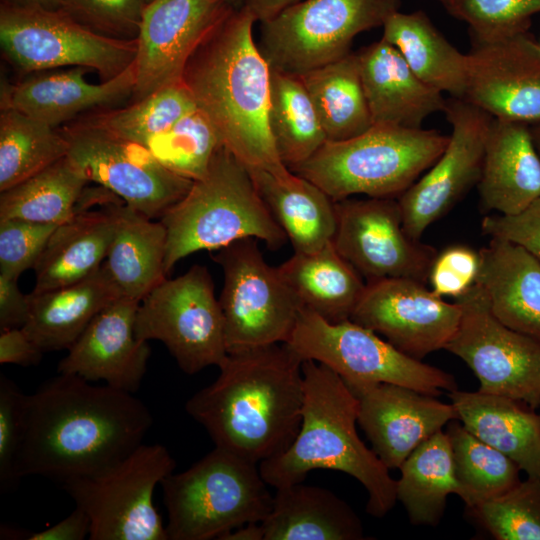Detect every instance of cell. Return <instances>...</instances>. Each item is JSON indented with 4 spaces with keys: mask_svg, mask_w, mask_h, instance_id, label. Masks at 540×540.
<instances>
[{
    "mask_svg": "<svg viewBox=\"0 0 540 540\" xmlns=\"http://www.w3.org/2000/svg\"><path fill=\"white\" fill-rule=\"evenodd\" d=\"M91 383L58 373L27 394L18 479L62 483L100 474L143 444L153 422L149 408L133 393Z\"/></svg>",
    "mask_w": 540,
    "mask_h": 540,
    "instance_id": "cell-1",
    "label": "cell"
},
{
    "mask_svg": "<svg viewBox=\"0 0 540 540\" xmlns=\"http://www.w3.org/2000/svg\"><path fill=\"white\" fill-rule=\"evenodd\" d=\"M303 359L287 343L228 353L185 410L216 447L259 464L286 451L302 420Z\"/></svg>",
    "mask_w": 540,
    "mask_h": 540,
    "instance_id": "cell-2",
    "label": "cell"
},
{
    "mask_svg": "<svg viewBox=\"0 0 540 540\" xmlns=\"http://www.w3.org/2000/svg\"><path fill=\"white\" fill-rule=\"evenodd\" d=\"M255 18L234 10L190 57L182 78L223 146L249 170L284 175L269 125L271 65L253 38Z\"/></svg>",
    "mask_w": 540,
    "mask_h": 540,
    "instance_id": "cell-3",
    "label": "cell"
},
{
    "mask_svg": "<svg viewBox=\"0 0 540 540\" xmlns=\"http://www.w3.org/2000/svg\"><path fill=\"white\" fill-rule=\"evenodd\" d=\"M302 372L299 431L286 451L259 463L262 478L278 489L303 482L314 469L344 472L366 489V511L382 518L397 502L396 480L357 434L356 396L337 373L319 362L304 360Z\"/></svg>",
    "mask_w": 540,
    "mask_h": 540,
    "instance_id": "cell-4",
    "label": "cell"
},
{
    "mask_svg": "<svg viewBox=\"0 0 540 540\" xmlns=\"http://www.w3.org/2000/svg\"><path fill=\"white\" fill-rule=\"evenodd\" d=\"M167 231L165 272L201 250L217 251L256 238L279 249L287 236L259 195L245 167L222 146L207 173L160 218Z\"/></svg>",
    "mask_w": 540,
    "mask_h": 540,
    "instance_id": "cell-5",
    "label": "cell"
},
{
    "mask_svg": "<svg viewBox=\"0 0 540 540\" xmlns=\"http://www.w3.org/2000/svg\"><path fill=\"white\" fill-rule=\"evenodd\" d=\"M448 139L437 130L372 125L352 138L327 140L290 170L334 201L357 194L398 198L433 165Z\"/></svg>",
    "mask_w": 540,
    "mask_h": 540,
    "instance_id": "cell-6",
    "label": "cell"
},
{
    "mask_svg": "<svg viewBox=\"0 0 540 540\" xmlns=\"http://www.w3.org/2000/svg\"><path fill=\"white\" fill-rule=\"evenodd\" d=\"M256 463L216 447L160 486L168 540L219 539L247 523H260L273 506Z\"/></svg>",
    "mask_w": 540,
    "mask_h": 540,
    "instance_id": "cell-7",
    "label": "cell"
},
{
    "mask_svg": "<svg viewBox=\"0 0 540 540\" xmlns=\"http://www.w3.org/2000/svg\"><path fill=\"white\" fill-rule=\"evenodd\" d=\"M286 343L303 360L333 370L352 391L391 383L437 397L457 389L452 374L401 352L371 329L352 320L332 323L304 307Z\"/></svg>",
    "mask_w": 540,
    "mask_h": 540,
    "instance_id": "cell-8",
    "label": "cell"
},
{
    "mask_svg": "<svg viewBox=\"0 0 540 540\" xmlns=\"http://www.w3.org/2000/svg\"><path fill=\"white\" fill-rule=\"evenodd\" d=\"M175 467L166 447L142 444L105 472L68 479L62 488L88 515L90 540H168L153 495Z\"/></svg>",
    "mask_w": 540,
    "mask_h": 540,
    "instance_id": "cell-9",
    "label": "cell"
},
{
    "mask_svg": "<svg viewBox=\"0 0 540 540\" xmlns=\"http://www.w3.org/2000/svg\"><path fill=\"white\" fill-rule=\"evenodd\" d=\"M0 42L5 56L23 72L85 67L103 81L127 69L137 55L136 38L99 34L61 9L7 2L0 8Z\"/></svg>",
    "mask_w": 540,
    "mask_h": 540,
    "instance_id": "cell-10",
    "label": "cell"
},
{
    "mask_svg": "<svg viewBox=\"0 0 540 540\" xmlns=\"http://www.w3.org/2000/svg\"><path fill=\"white\" fill-rule=\"evenodd\" d=\"M135 331L141 340L162 342L188 375L219 366L228 355L224 316L202 265L156 285L139 303Z\"/></svg>",
    "mask_w": 540,
    "mask_h": 540,
    "instance_id": "cell-11",
    "label": "cell"
},
{
    "mask_svg": "<svg viewBox=\"0 0 540 540\" xmlns=\"http://www.w3.org/2000/svg\"><path fill=\"white\" fill-rule=\"evenodd\" d=\"M401 0H304L261 23L260 49L272 68L303 74L350 53L361 32L383 26Z\"/></svg>",
    "mask_w": 540,
    "mask_h": 540,
    "instance_id": "cell-12",
    "label": "cell"
},
{
    "mask_svg": "<svg viewBox=\"0 0 540 540\" xmlns=\"http://www.w3.org/2000/svg\"><path fill=\"white\" fill-rule=\"evenodd\" d=\"M212 259L224 274L219 303L228 353L286 343L301 305L278 267L265 261L258 239L237 240L217 250Z\"/></svg>",
    "mask_w": 540,
    "mask_h": 540,
    "instance_id": "cell-13",
    "label": "cell"
},
{
    "mask_svg": "<svg viewBox=\"0 0 540 540\" xmlns=\"http://www.w3.org/2000/svg\"><path fill=\"white\" fill-rule=\"evenodd\" d=\"M455 301L462 315L445 350L473 371L478 391L540 408V343L500 322L477 283Z\"/></svg>",
    "mask_w": 540,
    "mask_h": 540,
    "instance_id": "cell-14",
    "label": "cell"
},
{
    "mask_svg": "<svg viewBox=\"0 0 540 540\" xmlns=\"http://www.w3.org/2000/svg\"><path fill=\"white\" fill-rule=\"evenodd\" d=\"M61 130L69 144L67 157L88 182L151 219L161 218L193 183L164 167L144 146L83 121Z\"/></svg>",
    "mask_w": 540,
    "mask_h": 540,
    "instance_id": "cell-15",
    "label": "cell"
},
{
    "mask_svg": "<svg viewBox=\"0 0 540 540\" xmlns=\"http://www.w3.org/2000/svg\"><path fill=\"white\" fill-rule=\"evenodd\" d=\"M337 251L368 281L409 278L428 282L437 251L405 230L396 198L335 201Z\"/></svg>",
    "mask_w": 540,
    "mask_h": 540,
    "instance_id": "cell-16",
    "label": "cell"
},
{
    "mask_svg": "<svg viewBox=\"0 0 540 540\" xmlns=\"http://www.w3.org/2000/svg\"><path fill=\"white\" fill-rule=\"evenodd\" d=\"M451 125L448 143L428 169L397 199L406 232L421 239L425 230L443 217L477 185L492 116L464 98L451 97L444 110Z\"/></svg>",
    "mask_w": 540,
    "mask_h": 540,
    "instance_id": "cell-17",
    "label": "cell"
},
{
    "mask_svg": "<svg viewBox=\"0 0 540 540\" xmlns=\"http://www.w3.org/2000/svg\"><path fill=\"white\" fill-rule=\"evenodd\" d=\"M461 305L446 302L409 278L368 281L350 320L383 335L401 352L422 360L445 349L460 323Z\"/></svg>",
    "mask_w": 540,
    "mask_h": 540,
    "instance_id": "cell-18",
    "label": "cell"
},
{
    "mask_svg": "<svg viewBox=\"0 0 540 540\" xmlns=\"http://www.w3.org/2000/svg\"><path fill=\"white\" fill-rule=\"evenodd\" d=\"M234 10L226 0L148 2L136 38L135 101L182 83L190 57Z\"/></svg>",
    "mask_w": 540,
    "mask_h": 540,
    "instance_id": "cell-19",
    "label": "cell"
},
{
    "mask_svg": "<svg viewBox=\"0 0 540 540\" xmlns=\"http://www.w3.org/2000/svg\"><path fill=\"white\" fill-rule=\"evenodd\" d=\"M472 43L464 99L494 118L540 123V45L529 29Z\"/></svg>",
    "mask_w": 540,
    "mask_h": 540,
    "instance_id": "cell-20",
    "label": "cell"
},
{
    "mask_svg": "<svg viewBox=\"0 0 540 540\" xmlns=\"http://www.w3.org/2000/svg\"><path fill=\"white\" fill-rule=\"evenodd\" d=\"M352 392L358 400L357 422L388 469L399 468L419 445L458 420L451 402L405 386L379 383Z\"/></svg>",
    "mask_w": 540,
    "mask_h": 540,
    "instance_id": "cell-21",
    "label": "cell"
},
{
    "mask_svg": "<svg viewBox=\"0 0 540 540\" xmlns=\"http://www.w3.org/2000/svg\"><path fill=\"white\" fill-rule=\"evenodd\" d=\"M139 301L118 297L104 307L59 362L57 371L129 393L141 386L151 349L135 331Z\"/></svg>",
    "mask_w": 540,
    "mask_h": 540,
    "instance_id": "cell-22",
    "label": "cell"
},
{
    "mask_svg": "<svg viewBox=\"0 0 540 540\" xmlns=\"http://www.w3.org/2000/svg\"><path fill=\"white\" fill-rule=\"evenodd\" d=\"M90 69H72L41 74L16 85H2L1 109L11 108L54 128L78 114L119 102L133 94L135 61L116 77L92 84L85 74Z\"/></svg>",
    "mask_w": 540,
    "mask_h": 540,
    "instance_id": "cell-23",
    "label": "cell"
},
{
    "mask_svg": "<svg viewBox=\"0 0 540 540\" xmlns=\"http://www.w3.org/2000/svg\"><path fill=\"white\" fill-rule=\"evenodd\" d=\"M356 53L373 125L417 129L444 112L443 93L423 82L391 43L381 38Z\"/></svg>",
    "mask_w": 540,
    "mask_h": 540,
    "instance_id": "cell-24",
    "label": "cell"
},
{
    "mask_svg": "<svg viewBox=\"0 0 540 540\" xmlns=\"http://www.w3.org/2000/svg\"><path fill=\"white\" fill-rule=\"evenodd\" d=\"M481 205L500 215H516L540 197V157L530 124L492 118L477 183Z\"/></svg>",
    "mask_w": 540,
    "mask_h": 540,
    "instance_id": "cell-25",
    "label": "cell"
},
{
    "mask_svg": "<svg viewBox=\"0 0 540 540\" xmlns=\"http://www.w3.org/2000/svg\"><path fill=\"white\" fill-rule=\"evenodd\" d=\"M476 283L495 317L540 343V261L521 245L491 238L479 251Z\"/></svg>",
    "mask_w": 540,
    "mask_h": 540,
    "instance_id": "cell-26",
    "label": "cell"
},
{
    "mask_svg": "<svg viewBox=\"0 0 540 540\" xmlns=\"http://www.w3.org/2000/svg\"><path fill=\"white\" fill-rule=\"evenodd\" d=\"M458 420L477 438L540 478V415L523 402L480 391L448 393Z\"/></svg>",
    "mask_w": 540,
    "mask_h": 540,
    "instance_id": "cell-27",
    "label": "cell"
},
{
    "mask_svg": "<svg viewBox=\"0 0 540 540\" xmlns=\"http://www.w3.org/2000/svg\"><path fill=\"white\" fill-rule=\"evenodd\" d=\"M115 228L103 267L120 296L141 301L166 278L167 231L120 198L109 203Z\"/></svg>",
    "mask_w": 540,
    "mask_h": 540,
    "instance_id": "cell-28",
    "label": "cell"
},
{
    "mask_svg": "<svg viewBox=\"0 0 540 540\" xmlns=\"http://www.w3.org/2000/svg\"><path fill=\"white\" fill-rule=\"evenodd\" d=\"M121 297L103 265L85 279L53 290L30 293L23 329L43 352L69 349L95 316Z\"/></svg>",
    "mask_w": 540,
    "mask_h": 540,
    "instance_id": "cell-29",
    "label": "cell"
},
{
    "mask_svg": "<svg viewBox=\"0 0 540 540\" xmlns=\"http://www.w3.org/2000/svg\"><path fill=\"white\" fill-rule=\"evenodd\" d=\"M111 201L101 210L77 209L69 221L56 227L33 269L32 292L79 282L101 267L115 228Z\"/></svg>",
    "mask_w": 540,
    "mask_h": 540,
    "instance_id": "cell-30",
    "label": "cell"
},
{
    "mask_svg": "<svg viewBox=\"0 0 540 540\" xmlns=\"http://www.w3.org/2000/svg\"><path fill=\"white\" fill-rule=\"evenodd\" d=\"M248 171L294 252L312 253L333 240L335 201L321 188L291 170L284 175L259 169Z\"/></svg>",
    "mask_w": 540,
    "mask_h": 540,
    "instance_id": "cell-31",
    "label": "cell"
},
{
    "mask_svg": "<svg viewBox=\"0 0 540 540\" xmlns=\"http://www.w3.org/2000/svg\"><path fill=\"white\" fill-rule=\"evenodd\" d=\"M264 540H362L360 518L328 489L301 483L281 487L261 522Z\"/></svg>",
    "mask_w": 540,
    "mask_h": 540,
    "instance_id": "cell-32",
    "label": "cell"
},
{
    "mask_svg": "<svg viewBox=\"0 0 540 540\" xmlns=\"http://www.w3.org/2000/svg\"><path fill=\"white\" fill-rule=\"evenodd\" d=\"M301 307L325 320H350L366 283L333 242L312 253H296L278 267Z\"/></svg>",
    "mask_w": 540,
    "mask_h": 540,
    "instance_id": "cell-33",
    "label": "cell"
},
{
    "mask_svg": "<svg viewBox=\"0 0 540 540\" xmlns=\"http://www.w3.org/2000/svg\"><path fill=\"white\" fill-rule=\"evenodd\" d=\"M382 27V38L397 48L423 82L451 97L464 98L467 54L453 46L424 11H397Z\"/></svg>",
    "mask_w": 540,
    "mask_h": 540,
    "instance_id": "cell-34",
    "label": "cell"
},
{
    "mask_svg": "<svg viewBox=\"0 0 540 540\" xmlns=\"http://www.w3.org/2000/svg\"><path fill=\"white\" fill-rule=\"evenodd\" d=\"M397 501L415 525L436 526L442 519L447 498L458 495L449 436L440 430L419 445L399 467Z\"/></svg>",
    "mask_w": 540,
    "mask_h": 540,
    "instance_id": "cell-35",
    "label": "cell"
},
{
    "mask_svg": "<svg viewBox=\"0 0 540 540\" xmlns=\"http://www.w3.org/2000/svg\"><path fill=\"white\" fill-rule=\"evenodd\" d=\"M329 141L367 131L372 117L365 97L357 53L300 74Z\"/></svg>",
    "mask_w": 540,
    "mask_h": 540,
    "instance_id": "cell-36",
    "label": "cell"
},
{
    "mask_svg": "<svg viewBox=\"0 0 540 540\" xmlns=\"http://www.w3.org/2000/svg\"><path fill=\"white\" fill-rule=\"evenodd\" d=\"M88 180L65 156L1 192L0 220L61 225L76 213Z\"/></svg>",
    "mask_w": 540,
    "mask_h": 540,
    "instance_id": "cell-37",
    "label": "cell"
},
{
    "mask_svg": "<svg viewBox=\"0 0 540 540\" xmlns=\"http://www.w3.org/2000/svg\"><path fill=\"white\" fill-rule=\"evenodd\" d=\"M269 125L278 155L289 169L305 162L327 141L300 75L272 67Z\"/></svg>",
    "mask_w": 540,
    "mask_h": 540,
    "instance_id": "cell-38",
    "label": "cell"
},
{
    "mask_svg": "<svg viewBox=\"0 0 540 540\" xmlns=\"http://www.w3.org/2000/svg\"><path fill=\"white\" fill-rule=\"evenodd\" d=\"M62 130L15 109L0 114V192L67 156Z\"/></svg>",
    "mask_w": 540,
    "mask_h": 540,
    "instance_id": "cell-39",
    "label": "cell"
},
{
    "mask_svg": "<svg viewBox=\"0 0 540 540\" xmlns=\"http://www.w3.org/2000/svg\"><path fill=\"white\" fill-rule=\"evenodd\" d=\"M446 433L452 448L458 496L467 508L503 494L520 481V467L462 423L449 422Z\"/></svg>",
    "mask_w": 540,
    "mask_h": 540,
    "instance_id": "cell-40",
    "label": "cell"
},
{
    "mask_svg": "<svg viewBox=\"0 0 540 540\" xmlns=\"http://www.w3.org/2000/svg\"><path fill=\"white\" fill-rule=\"evenodd\" d=\"M196 107L182 82L159 89L126 108L100 112L82 121L145 147Z\"/></svg>",
    "mask_w": 540,
    "mask_h": 540,
    "instance_id": "cell-41",
    "label": "cell"
},
{
    "mask_svg": "<svg viewBox=\"0 0 540 540\" xmlns=\"http://www.w3.org/2000/svg\"><path fill=\"white\" fill-rule=\"evenodd\" d=\"M222 146L216 128L196 107L145 148L170 171L195 181L207 173Z\"/></svg>",
    "mask_w": 540,
    "mask_h": 540,
    "instance_id": "cell-42",
    "label": "cell"
},
{
    "mask_svg": "<svg viewBox=\"0 0 540 540\" xmlns=\"http://www.w3.org/2000/svg\"><path fill=\"white\" fill-rule=\"evenodd\" d=\"M496 540H540V478L527 476L503 494L467 508Z\"/></svg>",
    "mask_w": 540,
    "mask_h": 540,
    "instance_id": "cell-43",
    "label": "cell"
},
{
    "mask_svg": "<svg viewBox=\"0 0 540 540\" xmlns=\"http://www.w3.org/2000/svg\"><path fill=\"white\" fill-rule=\"evenodd\" d=\"M447 11L468 24L472 39L490 40L528 30L540 0H454Z\"/></svg>",
    "mask_w": 540,
    "mask_h": 540,
    "instance_id": "cell-44",
    "label": "cell"
},
{
    "mask_svg": "<svg viewBox=\"0 0 540 540\" xmlns=\"http://www.w3.org/2000/svg\"><path fill=\"white\" fill-rule=\"evenodd\" d=\"M147 0H62L61 10L99 34L135 39Z\"/></svg>",
    "mask_w": 540,
    "mask_h": 540,
    "instance_id": "cell-45",
    "label": "cell"
},
{
    "mask_svg": "<svg viewBox=\"0 0 540 540\" xmlns=\"http://www.w3.org/2000/svg\"><path fill=\"white\" fill-rule=\"evenodd\" d=\"M57 225L0 220V274L18 279L34 269Z\"/></svg>",
    "mask_w": 540,
    "mask_h": 540,
    "instance_id": "cell-46",
    "label": "cell"
},
{
    "mask_svg": "<svg viewBox=\"0 0 540 540\" xmlns=\"http://www.w3.org/2000/svg\"><path fill=\"white\" fill-rule=\"evenodd\" d=\"M27 394L0 375V488L6 492L18 481L16 462L22 440Z\"/></svg>",
    "mask_w": 540,
    "mask_h": 540,
    "instance_id": "cell-47",
    "label": "cell"
},
{
    "mask_svg": "<svg viewBox=\"0 0 540 540\" xmlns=\"http://www.w3.org/2000/svg\"><path fill=\"white\" fill-rule=\"evenodd\" d=\"M479 266V252L466 245L448 246L437 253L431 265V290L440 297L457 299L476 283Z\"/></svg>",
    "mask_w": 540,
    "mask_h": 540,
    "instance_id": "cell-48",
    "label": "cell"
},
{
    "mask_svg": "<svg viewBox=\"0 0 540 540\" xmlns=\"http://www.w3.org/2000/svg\"><path fill=\"white\" fill-rule=\"evenodd\" d=\"M481 230L491 238L521 245L540 261V197L516 215L484 216Z\"/></svg>",
    "mask_w": 540,
    "mask_h": 540,
    "instance_id": "cell-49",
    "label": "cell"
},
{
    "mask_svg": "<svg viewBox=\"0 0 540 540\" xmlns=\"http://www.w3.org/2000/svg\"><path fill=\"white\" fill-rule=\"evenodd\" d=\"M43 353L23 327L1 330V364H15L23 367L37 365L41 361Z\"/></svg>",
    "mask_w": 540,
    "mask_h": 540,
    "instance_id": "cell-50",
    "label": "cell"
},
{
    "mask_svg": "<svg viewBox=\"0 0 540 540\" xmlns=\"http://www.w3.org/2000/svg\"><path fill=\"white\" fill-rule=\"evenodd\" d=\"M17 280L0 274V330L23 327L30 312V294L21 292Z\"/></svg>",
    "mask_w": 540,
    "mask_h": 540,
    "instance_id": "cell-51",
    "label": "cell"
},
{
    "mask_svg": "<svg viewBox=\"0 0 540 540\" xmlns=\"http://www.w3.org/2000/svg\"><path fill=\"white\" fill-rule=\"evenodd\" d=\"M90 519L76 507L66 518L42 531L21 534L27 540H83L89 538Z\"/></svg>",
    "mask_w": 540,
    "mask_h": 540,
    "instance_id": "cell-52",
    "label": "cell"
},
{
    "mask_svg": "<svg viewBox=\"0 0 540 540\" xmlns=\"http://www.w3.org/2000/svg\"><path fill=\"white\" fill-rule=\"evenodd\" d=\"M301 0H243L245 8L256 21L268 22Z\"/></svg>",
    "mask_w": 540,
    "mask_h": 540,
    "instance_id": "cell-53",
    "label": "cell"
},
{
    "mask_svg": "<svg viewBox=\"0 0 540 540\" xmlns=\"http://www.w3.org/2000/svg\"><path fill=\"white\" fill-rule=\"evenodd\" d=\"M219 540H264L260 523H247L222 535Z\"/></svg>",
    "mask_w": 540,
    "mask_h": 540,
    "instance_id": "cell-54",
    "label": "cell"
},
{
    "mask_svg": "<svg viewBox=\"0 0 540 540\" xmlns=\"http://www.w3.org/2000/svg\"><path fill=\"white\" fill-rule=\"evenodd\" d=\"M4 2L24 6H38L52 10L60 9L62 5V0H4Z\"/></svg>",
    "mask_w": 540,
    "mask_h": 540,
    "instance_id": "cell-55",
    "label": "cell"
},
{
    "mask_svg": "<svg viewBox=\"0 0 540 540\" xmlns=\"http://www.w3.org/2000/svg\"><path fill=\"white\" fill-rule=\"evenodd\" d=\"M530 128L535 148L540 157V123L530 124Z\"/></svg>",
    "mask_w": 540,
    "mask_h": 540,
    "instance_id": "cell-56",
    "label": "cell"
},
{
    "mask_svg": "<svg viewBox=\"0 0 540 540\" xmlns=\"http://www.w3.org/2000/svg\"><path fill=\"white\" fill-rule=\"evenodd\" d=\"M235 9H241L243 6V0H226Z\"/></svg>",
    "mask_w": 540,
    "mask_h": 540,
    "instance_id": "cell-57",
    "label": "cell"
},
{
    "mask_svg": "<svg viewBox=\"0 0 540 540\" xmlns=\"http://www.w3.org/2000/svg\"><path fill=\"white\" fill-rule=\"evenodd\" d=\"M447 10L451 7L454 0H438Z\"/></svg>",
    "mask_w": 540,
    "mask_h": 540,
    "instance_id": "cell-58",
    "label": "cell"
},
{
    "mask_svg": "<svg viewBox=\"0 0 540 540\" xmlns=\"http://www.w3.org/2000/svg\"><path fill=\"white\" fill-rule=\"evenodd\" d=\"M148 2L152 1V0H147Z\"/></svg>",
    "mask_w": 540,
    "mask_h": 540,
    "instance_id": "cell-59",
    "label": "cell"
},
{
    "mask_svg": "<svg viewBox=\"0 0 540 540\" xmlns=\"http://www.w3.org/2000/svg\"><path fill=\"white\" fill-rule=\"evenodd\" d=\"M539 45H540V43H539Z\"/></svg>",
    "mask_w": 540,
    "mask_h": 540,
    "instance_id": "cell-60",
    "label": "cell"
},
{
    "mask_svg": "<svg viewBox=\"0 0 540 540\" xmlns=\"http://www.w3.org/2000/svg\"><path fill=\"white\" fill-rule=\"evenodd\" d=\"M539 415H540V413H539Z\"/></svg>",
    "mask_w": 540,
    "mask_h": 540,
    "instance_id": "cell-61",
    "label": "cell"
}]
</instances>
